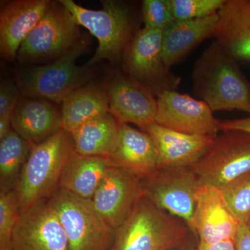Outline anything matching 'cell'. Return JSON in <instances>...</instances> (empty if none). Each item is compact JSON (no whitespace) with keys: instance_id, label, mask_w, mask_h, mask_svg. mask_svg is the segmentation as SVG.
<instances>
[{"instance_id":"6da1fadb","label":"cell","mask_w":250,"mask_h":250,"mask_svg":"<svg viewBox=\"0 0 250 250\" xmlns=\"http://www.w3.org/2000/svg\"><path fill=\"white\" fill-rule=\"evenodd\" d=\"M192 81L194 93L213 112L238 110L250 114V81L215 41L194 63Z\"/></svg>"},{"instance_id":"7a4b0ae2","label":"cell","mask_w":250,"mask_h":250,"mask_svg":"<svg viewBox=\"0 0 250 250\" xmlns=\"http://www.w3.org/2000/svg\"><path fill=\"white\" fill-rule=\"evenodd\" d=\"M192 233L184 220L142 193L128 218L115 230L110 250H167L187 246Z\"/></svg>"},{"instance_id":"3957f363","label":"cell","mask_w":250,"mask_h":250,"mask_svg":"<svg viewBox=\"0 0 250 250\" xmlns=\"http://www.w3.org/2000/svg\"><path fill=\"white\" fill-rule=\"evenodd\" d=\"M75 153L71 133L63 129L32 146L15 188L21 213L49 200L59 188L62 171Z\"/></svg>"},{"instance_id":"277c9868","label":"cell","mask_w":250,"mask_h":250,"mask_svg":"<svg viewBox=\"0 0 250 250\" xmlns=\"http://www.w3.org/2000/svg\"><path fill=\"white\" fill-rule=\"evenodd\" d=\"M77 24L96 38L95 54L85 64L90 67L103 60L118 62L132 39V20L125 4L113 0L101 1L100 9H89L72 0H60Z\"/></svg>"},{"instance_id":"5b68a950","label":"cell","mask_w":250,"mask_h":250,"mask_svg":"<svg viewBox=\"0 0 250 250\" xmlns=\"http://www.w3.org/2000/svg\"><path fill=\"white\" fill-rule=\"evenodd\" d=\"M86 48L87 41L80 39L67 53L50 63L21 70L16 75V83L22 96L62 104L69 94L84 85L91 77L89 67L76 64Z\"/></svg>"},{"instance_id":"8992f818","label":"cell","mask_w":250,"mask_h":250,"mask_svg":"<svg viewBox=\"0 0 250 250\" xmlns=\"http://www.w3.org/2000/svg\"><path fill=\"white\" fill-rule=\"evenodd\" d=\"M66 234L70 250H110L115 230L94 207L91 200L58 188L47 200Z\"/></svg>"},{"instance_id":"52a82bcc","label":"cell","mask_w":250,"mask_h":250,"mask_svg":"<svg viewBox=\"0 0 250 250\" xmlns=\"http://www.w3.org/2000/svg\"><path fill=\"white\" fill-rule=\"evenodd\" d=\"M200 185L222 189L250 170V134L227 130L191 166Z\"/></svg>"},{"instance_id":"ba28073f","label":"cell","mask_w":250,"mask_h":250,"mask_svg":"<svg viewBox=\"0 0 250 250\" xmlns=\"http://www.w3.org/2000/svg\"><path fill=\"white\" fill-rule=\"evenodd\" d=\"M79 27L60 1H52L40 22L20 47L17 58L29 62L56 60L80 41Z\"/></svg>"},{"instance_id":"9c48e42d","label":"cell","mask_w":250,"mask_h":250,"mask_svg":"<svg viewBox=\"0 0 250 250\" xmlns=\"http://www.w3.org/2000/svg\"><path fill=\"white\" fill-rule=\"evenodd\" d=\"M162 36L163 31L143 27L133 36L123 56L126 75L156 96L175 90L180 82L163 59Z\"/></svg>"},{"instance_id":"30bf717a","label":"cell","mask_w":250,"mask_h":250,"mask_svg":"<svg viewBox=\"0 0 250 250\" xmlns=\"http://www.w3.org/2000/svg\"><path fill=\"white\" fill-rule=\"evenodd\" d=\"M200 181L191 167H159L141 178V191L156 206L191 229Z\"/></svg>"},{"instance_id":"8fae6325","label":"cell","mask_w":250,"mask_h":250,"mask_svg":"<svg viewBox=\"0 0 250 250\" xmlns=\"http://www.w3.org/2000/svg\"><path fill=\"white\" fill-rule=\"evenodd\" d=\"M155 123L174 131L200 136H217L220 121L209 106L176 90H165L156 96Z\"/></svg>"},{"instance_id":"7c38bea8","label":"cell","mask_w":250,"mask_h":250,"mask_svg":"<svg viewBox=\"0 0 250 250\" xmlns=\"http://www.w3.org/2000/svg\"><path fill=\"white\" fill-rule=\"evenodd\" d=\"M12 250H70L62 224L47 201L21 212L13 235Z\"/></svg>"},{"instance_id":"4fadbf2b","label":"cell","mask_w":250,"mask_h":250,"mask_svg":"<svg viewBox=\"0 0 250 250\" xmlns=\"http://www.w3.org/2000/svg\"><path fill=\"white\" fill-rule=\"evenodd\" d=\"M240 225L221 189L210 185L198 188L191 229L199 242L235 241Z\"/></svg>"},{"instance_id":"5bb4252c","label":"cell","mask_w":250,"mask_h":250,"mask_svg":"<svg viewBox=\"0 0 250 250\" xmlns=\"http://www.w3.org/2000/svg\"><path fill=\"white\" fill-rule=\"evenodd\" d=\"M109 112L121 124L132 123L141 129L155 123L157 99L128 75H115L104 86Z\"/></svg>"},{"instance_id":"9a60e30c","label":"cell","mask_w":250,"mask_h":250,"mask_svg":"<svg viewBox=\"0 0 250 250\" xmlns=\"http://www.w3.org/2000/svg\"><path fill=\"white\" fill-rule=\"evenodd\" d=\"M141 194V178L113 166L108 169L91 201L105 221L116 230L128 218Z\"/></svg>"},{"instance_id":"2e32d148","label":"cell","mask_w":250,"mask_h":250,"mask_svg":"<svg viewBox=\"0 0 250 250\" xmlns=\"http://www.w3.org/2000/svg\"><path fill=\"white\" fill-rule=\"evenodd\" d=\"M52 1L14 0L1 3L0 53L7 60L17 57L20 47L43 17Z\"/></svg>"},{"instance_id":"e0dca14e","label":"cell","mask_w":250,"mask_h":250,"mask_svg":"<svg viewBox=\"0 0 250 250\" xmlns=\"http://www.w3.org/2000/svg\"><path fill=\"white\" fill-rule=\"evenodd\" d=\"M154 141L159 167H191L211 146L216 136L184 134L154 123L141 128Z\"/></svg>"},{"instance_id":"ac0fdd59","label":"cell","mask_w":250,"mask_h":250,"mask_svg":"<svg viewBox=\"0 0 250 250\" xmlns=\"http://www.w3.org/2000/svg\"><path fill=\"white\" fill-rule=\"evenodd\" d=\"M218 14L215 42L238 64L250 65V0H226Z\"/></svg>"},{"instance_id":"d6986e66","label":"cell","mask_w":250,"mask_h":250,"mask_svg":"<svg viewBox=\"0 0 250 250\" xmlns=\"http://www.w3.org/2000/svg\"><path fill=\"white\" fill-rule=\"evenodd\" d=\"M11 123L12 129L33 146L62 129V111L49 100L22 96Z\"/></svg>"},{"instance_id":"ffe728a7","label":"cell","mask_w":250,"mask_h":250,"mask_svg":"<svg viewBox=\"0 0 250 250\" xmlns=\"http://www.w3.org/2000/svg\"><path fill=\"white\" fill-rule=\"evenodd\" d=\"M108 159L140 178L159 168V155L152 138L129 124H121L116 146Z\"/></svg>"},{"instance_id":"44dd1931","label":"cell","mask_w":250,"mask_h":250,"mask_svg":"<svg viewBox=\"0 0 250 250\" xmlns=\"http://www.w3.org/2000/svg\"><path fill=\"white\" fill-rule=\"evenodd\" d=\"M218 14L190 21H174L163 31L162 57L171 67L202 41L214 35Z\"/></svg>"},{"instance_id":"7402d4cb","label":"cell","mask_w":250,"mask_h":250,"mask_svg":"<svg viewBox=\"0 0 250 250\" xmlns=\"http://www.w3.org/2000/svg\"><path fill=\"white\" fill-rule=\"evenodd\" d=\"M113 166L108 158L75 153L62 171L59 188L91 200L108 169Z\"/></svg>"},{"instance_id":"603a6c76","label":"cell","mask_w":250,"mask_h":250,"mask_svg":"<svg viewBox=\"0 0 250 250\" xmlns=\"http://www.w3.org/2000/svg\"><path fill=\"white\" fill-rule=\"evenodd\" d=\"M62 129L72 133L81 125L109 112L104 87L84 85L72 91L62 103Z\"/></svg>"},{"instance_id":"cb8c5ba5","label":"cell","mask_w":250,"mask_h":250,"mask_svg":"<svg viewBox=\"0 0 250 250\" xmlns=\"http://www.w3.org/2000/svg\"><path fill=\"white\" fill-rule=\"evenodd\" d=\"M121 123L110 112L87 122L71 133L75 152L109 157L116 146Z\"/></svg>"},{"instance_id":"d4e9b609","label":"cell","mask_w":250,"mask_h":250,"mask_svg":"<svg viewBox=\"0 0 250 250\" xmlns=\"http://www.w3.org/2000/svg\"><path fill=\"white\" fill-rule=\"evenodd\" d=\"M31 147L14 129L0 140V190L15 189Z\"/></svg>"},{"instance_id":"484cf974","label":"cell","mask_w":250,"mask_h":250,"mask_svg":"<svg viewBox=\"0 0 250 250\" xmlns=\"http://www.w3.org/2000/svg\"><path fill=\"white\" fill-rule=\"evenodd\" d=\"M221 190L240 223L248 225L250 221V170Z\"/></svg>"},{"instance_id":"4316f807","label":"cell","mask_w":250,"mask_h":250,"mask_svg":"<svg viewBox=\"0 0 250 250\" xmlns=\"http://www.w3.org/2000/svg\"><path fill=\"white\" fill-rule=\"evenodd\" d=\"M20 215L15 189L0 190V250H12L13 235Z\"/></svg>"},{"instance_id":"83f0119b","label":"cell","mask_w":250,"mask_h":250,"mask_svg":"<svg viewBox=\"0 0 250 250\" xmlns=\"http://www.w3.org/2000/svg\"><path fill=\"white\" fill-rule=\"evenodd\" d=\"M174 21L200 19L218 14L226 0H169Z\"/></svg>"},{"instance_id":"f1b7e54d","label":"cell","mask_w":250,"mask_h":250,"mask_svg":"<svg viewBox=\"0 0 250 250\" xmlns=\"http://www.w3.org/2000/svg\"><path fill=\"white\" fill-rule=\"evenodd\" d=\"M142 16L145 27L164 31L174 22L169 0H145Z\"/></svg>"},{"instance_id":"f546056e","label":"cell","mask_w":250,"mask_h":250,"mask_svg":"<svg viewBox=\"0 0 250 250\" xmlns=\"http://www.w3.org/2000/svg\"><path fill=\"white\" fill-rule=\"evenodd\" d=\"M22 95L12 82H1L0 87V118H12L15 108Z\"/></svg>"},{"instance_id":"4dcf8cb0","label":"cell","mask_w":250,"mask_h":250,"mask_svg":"<svg viewBox=\"0 0 250 250\" xmlns=\"http://www.w3.org/2000/svg\"><path fill=\"white\" fill-rule=\"evenodd\" d=\"M220 131L238 130L250 134V117L240 119L220 121Z\"/></svg>"},{"instance_id":"1f68e13d","label":"cell","mask_w":250,"mask_h":250,"mask_svg":"<svg viewBox=\"0 0 250 250\" xmlns=\"http://www.w3.org/2000/svg\"><path fill=\"white\" fill-rule=\"evenodd\" d=\"M234 242L236 250H250V229L247 225L241 224Z\"/></svg>"},{"instance_id":"d6a6232c","label":"cell","mask_w":250,"mask_h":250,"mask_svg":"<svg viewBox=\"0 0 250 250\" xmlns=\"http://www.w3.org/2000/svg\"><path fill=\"white\" fill-rule=\"evenodd\" d=\"M195 250H236L235 242L226 241L214 243H205L199 242Z\"/></svg>"},{"instance_id":"836d02e7","label":"cell","mask_w":250,"mask_h":250,"mask_svg":"<svg viewBox=\"0 0 250 250\" xmlns=\"http://www.w3.org/2000/svg\"><path fill=\"white\" fill-rule=\"evenodd\" d=\"M167 250H190L188 248L187 246H181V247H176V248H170V249Z\"/></svg>"},{"instance_id":"e575fe53","label":"cell","mask_w":250,"mask_h":250,"mask_svg":"<svg viewBox=\"0 0 250 250\" xmlns=\"http://www.w3.org/2000/svg\"><path fill=\"white\" fill-rule=\"evenodd\" d=\"M250 229V221L249 222V223L248 224V225H246Z\"/></svg>"}]
</instances>
